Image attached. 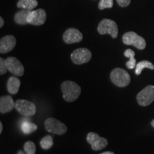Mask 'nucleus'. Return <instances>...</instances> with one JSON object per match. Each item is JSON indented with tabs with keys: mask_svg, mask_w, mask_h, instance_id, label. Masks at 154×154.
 Instances as JSON below:
<instances>
[{
	"mask_svg": "<svg viewBox=\"0 0 154 154\" xmlns=\"http://www.w3.org/2000/svg\"><path fill=\"white\" fill-rule=\"evenodd\" d=\"M63 98L66 101L73 102L79 97L82 89L76 83L72 81H66L61 84Z\"/></svg>",
	"mask_w": 154,
	"mask_h": 154,
	"instance_id": "1",
	"label": "nucleus"
},
{
	"mask_svg": "<svg viewBox=\"0 0 154 154\" xmlns=\"http://www.w3.org/2000/svg\"><path fill=\"white\" fill-rule=\"evenodd\" d=\"M111 82L119 87H126L130 84L131 76L128 73L121 68H116L111 72Z\"/></svg>",
	"mask_w": 154,
	"mask_h": 154,
	"instance_id": "2",
	"label": "nucleus"
},
{
	"mask_svg": "<svg viewBox=\"0 0 154 154\" xmlns=\"http://www.w3.org/2000/svg\"><path fill=\"white\" fill-rule=\"evenodd\" d=\"M98 32L101 35L109 34L111 37L116 38L118 36L119 29L117 24L113 20L109 19H103L98 26Z\"/></svg>",
	"mask_w": 154,
	"mask_h": 154,
	"instance_id": "3",
	"label": "nucleus"
},
{
	"mask_svg": "<svg viewBox=\"0 0 154 154\" xmlns=\"http://www.w3.org/2000/svg\"><path fill=\"white\" fill-rule=\"evenodd\" d=\"M122 40L124 44L126 45H132L140 50L144 49L146 46V40L134 32L125 33L122 37Z\"/></svg>",
	"mask_w": 154,
	"mask_h": 154,
	"instance_id": "4",
	"label": "nucleus"
},
{
	"mask_svg": "<svg viewBox=\"0 0 154 154\" xmlns=\"http://www.w3.org/2000/svg\"><path fill=\"white\" fill-rule=\"evenodd\" d=\"M44 126L48 132L57 135H63L67 131L66 125L54 118L47 119L44 122Z\"/></svg>",
	"mask_w": 154,
	"mask_h": 154,
	"instance_id": "5",
	"label": "nucleus"
},
{
	"mask_svg": "<svg viewBox=\"0 0 154 154\" xmlns=\"http://www.w3.org/2000/svg\"><path fill=\"white\" fill-rule=\"evenodd\" d=\"M15 109L18 112L25 116H32L36 113V106L27 100L19 99L15 102Z\"/></svg>",
	"mask_w": 154,
	"mask_h": 154,
	"instance_id": "6",
	"label": "nucleus"
},
{
	"mask_svg": "<svg viewBox=\"0 0 154 154\" xmlns=\"http://www.w3.org/2000/svg\"><path fill=\"white\" fill-rule=\"evenodd\" d=\"M138 104L147 106L154 101V86L149 85L140 91L136 96Z\"/></svg>",
	"mask_w": 154,
	"mask_h": 154,
	"instance_id": "7",
	"label": "nucleus"
},
{
	"mask_svg": "<svg viewBox=\"0 0 154 154\" xmlns=\"http://www.w3.org/2000/svg\"><path fill=\"white\" fill-rule=\"evenodd\" d=\"M92 57L90 50L86 48H79L74 50L71 54V59L75 64L81 65L86 63L91 60Z\"/></svg>",
	"mask_w": 154,
	"mask_h": 154,
	"instance_id": "8",
	"label": "nucleus"
},
{
	"mask_svg": "<svg viewBox=\"0 0 154 154\" xmlns=\"http://www.w3.org/2000/svg\"><path fill=\"white\" fill-rule=\"evenodd\" d=\"M87 142L91 146V149L94 151H100L104 149L108 145V141L105 138L101 137L96 133H88L86 137Z\"/></svg>",
	"mask_w": 154,
	"mask_h": 154,
	"instance_id": "9",
	"label": "nucleus"
},
{
	"mask_svg": "<svg viewBox=\"0 0 154 154\" xmlns=\"http://www.w3.org/2000/svg\"><path fill=\"white\" fill-rule=\"evenodd\" d=\"M47 19V13L44 9H38L37 10L31 11L27 17L28 24L40 26L44 24Z\"/></svg>",
	"mask_w": 154,
	"mask_h": 154,
	"instance_id": "10",
	"label": "nucleus"
},
{
	"mask_svg": "<svg viewBox=\"0 0 154 154\" xmlns=\"http://www.w3.org/2000/svg\"><path fill=\"white\" fill-rule=\"evenodd\" d=\"M8 67V71L14 76H22L24 75V68L22 63L17 58L10 57L6 59Z\"/></svg>",
	"mask_w": 154,
	"mask_h": 154,
	"instance_id": "11",
	"label": "nucleus"
},
{
	"mask_svg": "<svg viewBox=\"0 0 154 154\" xmlns=\"http://www.w3.org/2000/svg\"><path fill=\"white\" fill-rule=\"evenodd\" d=\"M63 39L66 44L78 43L83 39V34L77 29L69 28L63 33Z\"/></svg>",
	"mask_w": 154,
	"mask_h": 154,
	"instance_id": "12",
	"label": "nucleus"
},
{
	"mask_svg": "<svg viewBox=\"0 0 154 154\" xmlns=\"http://www.w3.org/2000/svg\"><path fill=\"white\" fill-rule=\"evenodd\" d=\"M16 38L13 35H7L0 40V53L6 54L14 49L16 46Z\"/></svg>",
	"mask_w": 154,
	"mask_h": 154,
	"instance_id": "13",
	"label": "nucleus"
},
{
	"mask_svg": "<svg viewBox=\"0 0 154 154\" xmlns=\"http://www.w3.org/2000/svg\"><path fill=\"white\" fill-rule=\"evenodd\" d=\"M15 108V103L11 96H3L0 98V112L6 113L10 112Z\"/></svg>",
	"mask_w": 154,
	"mask_h": 154,
	"instance_id": "14",
	"label": "nucleus"
},
{
	"mask_svg": "<svg viewBox=\"0 0 154 154\" xmlns=\"http://www.w3.org/2000/svg\"><path fill=\"white\" fill-rule=\"evenodd\" d=\"M21 86V82L16 76L9 77L7 82V90L11 94L18 93Z\"/></svg>",
	"mask_w": 154,
	"mask_h": 154,
	"instance_id": "15",
	"label": "nucleus"
},
{
	"mask_svg": "<svg viewBox=\"0 0 154 154\" xmlns=\"http://www.w3.org/2000/svg\"><path fill=\"white\" fill-rule=\"evenodd\" d=\"M32 10L28 9H22V10L17 11L14 15V21L17 24L26 25L28 24L27 17L28 15Z\"/></svg>",
	"mask_w": 154,
	"mask_h": 154,
	"instance_id": "16",
	"label": "nucleus"
},
{
	"mask_svg": "<svg viewBox=\"0 0 154 154\" xmlns=\"http://www.w3.org/2000/svg\"><path fill=\"white\" fill-rule=\"evenodd\" d=\"M37 5V0H19L17 5L18 8L28 10H32Z\"/></svg>",
	"mask_w": 154,
	"mask_h": 154,
	"instance_id": "17",
	"label": "nucleus"
},
{
	"mask_svg": "<svg viewBox=\"0 0 154 154\" xmlns=\"http://www.w3.org/2000/svg\"><path fill=\"white\" fill-rule=\"evenodd\" d=\"M124 56L129 59V61L126 62L127 68L133 69L136 66V60L135 59V52L132 49H128L124 51Z\"/></svg>",
	"mask_w": 154,
	"mask_h": 154,
	"instance_id": "18",
	"label": "nucleus"
},
{
	"mask_svg": "<svg viewBox=\"0 0 154 154\" xmlns=\"http://www.w3.org/2000/svg\"><path fill=\"white\" fill-rule=\"evenodd\" d=\"M146 68L151 69V70H153L154 65L149 61L144 60V61H140L139 63H138L137 64H136V69H135V74H136V75H140V74H141L142 71H143V69Z\"/></svg>",
	"mask_w": 154,
	"mask_h": 154,
	"instance_id": "19",
	"label": "nucleus"
},
{
	"mask_svg": "<svg viewBox=\"0 0 154 154\" xmlns=\"http://www.w3.org/2000/svg\"><path fill=\"white\" fill-rule=\"evenodd\" d=\"M37 126L28 121H24L21 124V130L24 134H29L37 129Z\"/></svg>",
	"mask_w": 154,
	"mask_h": 154,
	"instance_id": "20",
	"label": "nucleus"
},
{
	"mask_svg": "<svg viewBox=\"0 0 154 154\" xmlns=\"http://www.w3.org/2000/svg\"><path fill=\"white\" fill-rule=\"evenodd\" d=\"M54 144L53 137L50 135H47L42 138L40 141V146L44 150H49L52 147Z\"/></svg>",
	"mask_w": 154,
	"mask_h": 154,
	"instance_id": "21",
	"label": "nucleus"
},
{
	"mask_svg": "<svg viewBox=\"0 0 154 154\" xmlns=\"http://www.w3.org/2000/svg\"><path fill=\"white\" fill-rule=\"evenodd\" d=\"M24 149L26 154H35L36 153V146L34 142L26 141L24 145Z\"/></svg>",
	"mask_w": 154,
	"mask_h": 154,
	"instance_id": "22",
	"label": "nucleus"
},
{
	"mask_svg": "<svg viewBox=\"0 0 154 154\" xmlns=\"http://www.w3.org/2000/svg\"><path fill=\"white\" fill-rule=\"evenodd\" d=\"M113 5V0H100L99 3V9L101 10L105 9L112 8Z\"/></svg>",
	"mask_w": 154,
	"mask_h": 154,
	"instance_id": "23",
	"label": "nucleus"
},
{
	"mask_svg": "<svg viewBox=\"0 0 154 154\" xmlns=\"http://www.w3.org/2000/svg\"><path fill=\"white\" fill-rule=\"evenodd\" d=\"M7 71H8V67H7V61L3 58H0V74H5Z\"/></svg>",
	"mask_w": 154,
	"mask_h": 154,
	"instance_id": "24",
	"label": "nucleus"
},
{
	"mask_svg": "<svg viewBox=\"0 0 154 154\" xmlns=\"http://www.w3.org/2000/svg\"><path fill=\"white\" fill-rule=\"evenodd\" d=\"M118 5L121 7H126L131 4V0H116Z\"/></svg>",
	"mask_w": 154,
	"mask_h": 154,
	"instance_id": "25",
	"label": "nucleus"
},
{
	"mask_svg": "<svg viewBox=\"0 0 154 154\" xmlns=\"http://www.w3.org/2000/svg\"><path fill=\"white\" fill-rule=\"evenodd\" d=\"M4 24H5V21H4V19L2 17H0V27H2L4 26Z\"/></svg>",
	"mask_w": 154,
	"mask_h": 154,
	"instance_id": "26",
	"label": "nucleus"
},
{
	"mask_svg": "<svg viewBox=\"0 0 154 154\" xmlns=\"http://www.w3.org/2000/svg\"><path fill=\"white\" fill-rule=\"evenodd\" d=\"M2 130H3L2 123L0 122V134H2Z\"/></svg>",
	"mask_w": 154,
	"mask_h": 154,
	"instance_id": "27",
	"label": "nucleus"
},
{
	"mask_svg": "<svg viewBox=\"0 0 154 154\" xmlns=\"http://www.w3.org/2000/svg\"><path fill=\"white\" fill-rule=\"evenodd\" d=\"M100 154H115L113 152H111V151H106V152H103V153H101Z\"/></svg>",
	"mask_w": 154,
	"mask_h": 154,
	"instance_id": "28",
	"label": "nucleus"
},
{
	"mask_svg": "<svg viewBox=\"0 0 154 154\" xmlns=\"http://www.w3.org/2000/svg\"><path fill=\"white\" fill-rule=\"evenodd\" d=\"M17 154H26V153H25V151H22V150H20V151H19L18 152H17Z\"/></svg>",
	"mask_w": 154,
	"mask_h": 154,
	"instance_id": "29",
	"label": "nucleus"
},
{
	"mask_svg": "<svg viewBox=\"0 0 154 154\" xmlns=\"http://www.w3.org/2000/svg\"><path fill=\"white\" fill-rule=\"evenodd\" d=\"M151 126H153V128H154V119H153V121H151Z\"/></svg>",
	"mask_w": 154,
	"mask_h": 154,
	"instance_id": "30",
	"label": "nucleus"
}]
</instances>
